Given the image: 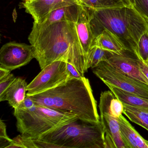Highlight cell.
Returning <instances> with one entry per match:
<instances>
[{
  "label": "cell",
  "instance_id": "1",
  "mask_svg": "<svg viewBox=\"0 0 148 148\" xmlns=\"http://www.w3.org/2000/svg\"><path fill=\"white\" fill-rule=\"evenodd\" d=\"M28 39L41 70L54 61L64 60L74 66L84 77L87 61L79 40L75 22L61 21L47 27L34 22Z\"/></svg>",
  "mask_w": 148,
  "mask_h": 148
},
{
  "label": "cell",
  "instance_id": "2",
  "mask_svg": "<svg viewBox=\"0 0 148 148\" xmlns=\"http://www.w3.org/2000/svg\"><path fill=\"white\" fill-rule=\"evenodd\" d=\"M30 97L35 104L69 112L83 120L100 121L90 81L85 77L69 79L54 88Z\"/></svg>",
  "mask_w": 148,
  "mask_h": 148
},
{
  "label": "cell",
  "instance_id": "3",
  "mask_svg": "<svg viewBox=\"0 0 148 148\" xmlns=\"http://www.w3.org/2000/svg\"><path fill=\"white\" fill-rule=\"evenodd\" d=\"M91 25L95 38L106 29L125 49L136 53L140 37L148 31V22L132 7L93 9Z\"/></svg>",
  "mask_w": 148,
  "mask_h": 148
},
{
  "label": "cell",
  "instance_id": "4",
  "mask_svg": "<svg viewBox=\"0 0 148 148\" xmlns=\"http://www.w3.org/2000/svg\"><path fill=\"white\" fill-rule=\"evenodd\" d=\"M105 131L101 121L77 119L40 136L37 140L57 148H105Z\"/></svg>",
  "mask_w": 148,
  "mask_h": 148
},
{
  "label": "cell",
  "instance_id": "5",
  "mask_svg": "<svg viewBox=\"0 0 148 148\" xmlns=\"http://www.w3.org/2000/svg\"><path fill=\"white\" fill-rule=\"evenodd\" d=\"M14 110L18 131L33 139L78 118L74 114L38 105L29 109Z\"/></svg>",
  "mask_w": 148,
  "mask_h": 148
},
{
  "label": "cell",
  "instance_id": "6",
  "mask_svg": "<svg viewBox=\"0 0 148 148\" xmlns=\"http://www.w3.org/2000/svg\"><path fill=\"white\" fill-rule=\"evenodd\" d=\"M92 72L106 85H111L148 99V86L125 74L106 61L92 68Z\"/></svg>",
  "mask_w": 148,
  "mask_h": 148
},
{
  "label": "cell",
  "instance_id": "7",
  "mask_svg": "<svg viewBox=\"0 0 148 148\" xmlns=\"http://www.w3.org/2000/svg\"><path fill=\"white\" fill-rule=\"evenodd\" d=\"M69 79L67 62L57 60L42 69L38 76L27 85V96L41 93L59 85Z\"/></svg>",
  "mask_w": 148,
  "mask_h": 148
},
{
  "label": "cell",
  "instance_id": "8",
  "mask_svg": "<svg viewBox=\"0 0 148 148\" xmlns=\"http://www.w3.org/2000/svg\"><path fill=\"white\" fill-rule=\"evenodd\" d=\"M33 58L34 50L32 45L8 42L0 50V67L12 71L27 64Z\"/></svg>",
  "mask_w": 148,
  "mask_h": 148
},
{
  "label": "cell",
  "instance_id": "9",
  "mask_svg": "<svg viewBox=\"0 0 148 148\" xmlns=\"http://www.w3.org/2000/svg\"><path fill=\"white\" fill-rule=\"evenodd\" d=\"M137 53L124 49L119 53L109 51L106 62L119 71L148 86V79L141 71L138 64Z\"/></svg>",
  "mask_w": 148,
  "mask_h": 148
},
{
  "label": "cell",
  "instance_id": "10",
  "mask_svg": "<svg viewBox=\"0 0 148 148\" xmlns=\"http://www.w3.org/2000/svg\"><path fill=\"white\" fill-rule=\"evenodd\" d=\"M72 5H79L77 0H22L21 7L30 14L34 22L44 23L47 17L57 8Z\"/></svg>",
  "mask_w": 148,
  "mask_h": 148
},
{
  "label": "cell",
  "instance_id": "11",
  "mask_svg": "<svg viewBox=\"0 0 148 148\" xmlns=\"http://www.w3.org/2000/svg\"><path fill=\"white\" fill-rule=\"evenodd\" d=\"M93 14V9L82 5H79L78 13L75 26L79 40L87 61L89 52L94 45L95 39L91 25Z\"/></svg>",
  "mask_w": 148,
  "mask_h": 148
},
{
  "label": "cell",
  "instance_id": "12",
  "mask_svg": "<svg viewBox=\"0 0 148 148\" xmlns=\"http://www.w3.org/2000/svg\"><path fill=\"white\" fill-rule=\"evenodd\" d=\"M99 107L100 115L107 114L118 118L123 113V104L110 90L101 92Z\"/></svg>",
  "mask_w": 148,
  "mask_h": 148
},
{
  "label": "cell",
  "instance_id": "13",
  "mask_svg": "<svg viewBox=\"0 0 148 148\" xmlns=\"http://www.w3.org/2000/svg\"><path fill=\"white\" fill-rule=\"evenodd\" d=\"M28 85L25 80L17 77L7 90L0 101H8L9 105L15 109L18 108L26 97Z\"/></svg>",
  "mask_w": 148,
  "mask_h": 148
},
{
  "label": "cell",
  "instance_id": "14",
  "mask_svg": "<svg viewBox=\"0 0 148 148\" xmlns=\"http://www.w3.org/2000/svg\"><path fill=\"white\" fill-rule=\"evenodd\" d=\"M117 119L121 134L130 148H148L146 140L137 132L123 115L118 118Z\"/></svg>",
  "mask_w": 148,
  "mask_h": 148
},
{
  "label": "cell",
  "instance_id": "15",
  "mask_svg": "<svg viewBox=\"0 0 148 148\" xmlns=\"http://www.w3.org/2000/svg\"><path fill=\"white\" fill-rule=\"evenodd\" d=\"M79 5H69L57 8L48 15L44 23L38 25L41 27H47L61 21L75 22L78 13Z\"/></svg>",
  "mask_w": 148,
  "mask_h": 148
},
{
  "label": "cell",
  "instance_id": "16",
  "mask_svg": "<svg viewBox=\"0 0 148 148\" xmlns=\"http://www.w3.org/2000/svg\"><path fill=\"white\" fill-rule=\"evenodd\" d=\"M100 119L105 132L111 136L116 148H130L120 132L117 118L107 114H103L100 115Z\"/></svg>",
  "mask_w": 148,
  "mask_h": 148
},
{
  "label": "cell",
  "instance_id": "17",
  "mask_svg": "<svg viewBox=\"0 0 148 148\" xmlns=\"http://www.w3.org/2000/svg\"><path fill=\"white\" fill-rule=\"evenodd\" d=\"M94 45L115 53H119L125 49L116 37L106 29L96 37Z\"/></svg>",
  "mask_w": 148,
  "mask_h": 148
},
{
  "label": "cell",
  "instance_id": "18",
  "mask_svg": "<svg viewBox=\"0 0 148 148\" xmlns=\"http://www.w3.org/2000/svg\"><path fill=\"white\" fill-rule=\"evenodd\" d=\"M123 104L148 108V99L111 85H106Z\"/></svg>",
  "mask_w": 148,
  "mask_h": 148
},
{
  "label": "cell",
  "instance_id": "19",
  "mask_svg": "<svg viewBox=\"0 0 148 148\" xmlns=\"http://www.w3.org/2000/svg\"><path fill=\"white\" fill-rule=\"evenodd\" d=\"M123 105V113L131 121L148 131V108Z\"/></svg>",
  "mask_w": 148,
  "mask_h": 148
},
{
  "label": "cell",
  "instance_id": "20",
  "mask_svg": "<svg viewBox=\"0 0 148 148\" xmlns=\"http://www.w3.org/2000/svg\"><path fill=\"white\" fill-rule=\"evenodd\" d=\"M79 5L94 10L125 6L120 0H77Z\"/></svg>",
  "mask_w": 148,
  "mask_h": 148
},
{
  "label": "cell",
  "instance_id": "21",
  "mask_svg": "<svg viewBox=\"0 0 148 148\" xmlns=\"http://www.w3.org/2000/svg\"><path fill=\"white\" fill-rule=\"evenodd\" d=\"M109 51L104 50L96 45H93L91 48L86 66V71L89 68H92L98 65L102 61H106Z\"/></svg>",
  "mask_w": 148,
  "mask_h": 148
},
{
  "label": "cell",
  "instance_id": "22",
  "mask_svg": "<svg viewBox=\"0 0 148 148\" xmlns=\"http://www.w3.org/2000/svg\"><path fill=\"white\" fill-rule=\"evenodd\" d=\"M137 53L144 62L148 61V31L141 36L138 40Z\"/></svg>",
  "mask_w": 148,
  "mask_h": 148
},
{
  "label": "cell",
  "instance_id": "23",
  "mask_svg": "<svg viewBox=\"0 0 148 148\" xmlns=\"http://www.w3.org/2000/svg\"><path fill=\"white\" fill-rule=\"evenodd\" d=\"M133 8L148 23V0H134Z\"/></svg>",
  "mask_w": 148,
  "mask_h": 148
},
{
  "label": "cell",
  "instance_id": "24",
  "mask_svg": "<svg viewBox=\"0 0 148 148\" xmlns=\"http://www.w3.org/2000/svg\"><path fill=\"white\" fill-rule=\"evenodd\" d=\"M14 142L23 146V148H38L33 139L21 134L12 139Z\"/></svg>",
  "mask_w": 148,
  "mask_h": 148
},
{
  "label": "cell",
  "instance_id": "25",
  "mask_svg": "<svg viewBox=\"0 0 148 148\" xmlns=\"http://www.w3.org/2000/svg\"><path fill=\"white\" fill-rule=\"evenodd\" d=\"M16 77L12 73L2 79H0V99L4 97L9 86L16 79Z\"/></svg>",
  "mask_w": 148,
  "mask_h": 148
},
{
  "label": "cell",
  "instance_id": "26",
  "mask_svg": "<svg viewBox=\"0 0 148 148\" xmlns=\"http://www.w3.org/2000/svg\"><path fill=\"white\" fill-rule=\"evenodd\" d=\"M67 70L69 79L75 78L79 79L84 77L80 74L74 66L68 62H67Z\"/></svg>",
  "mask_w": 148,
  "mask_h": 148
},
{
  "label": "cell",
  "instance_id": "27",
  "mask_svg": "<svg viewBox=\"0 0 148 148\" xmlns=\"http://www.w3.org/2000/svg\"><path fill=\"white\" fill-rule=\"evenodd\" d=\"M35 103L34 100L31 98L30 96L27 95L22 103L17 108L20 109H29L35 105Z\"/></svg>",
  "mask_w": 148,
  "mask_h": 148
},
{
  "label": "cell",
  "instance_id": "28",
  "mask_svg": "<svg viewBox=\"0 0 148 148\" xmlns=\"http://www.w3.org/2000/svg\"><path fill=\"white\" fill-rule=\"evenodd\" d=\"M105 148H116L113 138L107 132H105Z\"/></svg>",
  "mask_w": 148,
  "mask_h": 148
},
{
  "label": "cell",
  "instance_id": "29",
  "mask_svg": "<svg viewBox=\"0 0 148 148\" xmlns=\"http://www.w3.org/2000/svg\"><path fill=\"white\" fill-rule=\"evenodd\" d=\"M137 62L141 71L148 79V66L139 57L138 58Z\"/></svg>",
  "mask_w": 148,
  "mask_h": 148
},
{
  "label": "cell",
  "instance_id": "30",
  "mask_svg": "<svg viewBox=\"0 0 148 148\" xmlns=\"http://www.w3.org/2000/svg\"><path fill=\"white\" fill-rule=\"evenodd\" d=\"M0 138L6 139H11L7 133L6 125L2 119L0 120Z\"/></svg>",
  "mask_w": 148,
  "mask_h": 148
},
{
  "label": "cell",
  "instance_id": "31",
  "mask_svg": "<svg viewBox=\"0 0 148 148\" xmlns=\"http://www.w3.org/2000/svg\"><path fill=\"white\" fill-rule=\"evenodd\" d=\"M11 72L10 70L0 67V79H2L8 76L11 73Z\"/></svg>",
  "mask_w": 148,
  "mask_h": 148
},
{
  "label": "cell",
  "instance_id": "32",
  "mask_svg": "<svg viewBox=\"0 0 148 148\" xmlns=\"http://www.w3.org/2000/svg\"><path fill=\"white\" fill-rule=\"evenodd\" d=\"M125 6L132 7L134 5V0H120Z\"/></svg>",
  "mask_w": 148,
  "mask_h": 148
},
{
  "label": "cell",
  "instance_id": "33",
  "mask_svg": "<svg viewBox=\"0 0 148 148\" xmlns=\"http://www.w3.org/2000/svg\"><path fill=\"white\" fill-rule=\"evenodd\" d=\"M145 63H146V64L148 66V61H146V62H145Z\"/></svg>",
  "mask_w": 148,
  "mask_h": 148
},
{
  "label": "cell",
  "instance_id": "34",
  "mask_svg": "<svg viewBox=\"0 0 148 148\" xmlns=\"http://www.w3.org/2000/svg\"><path fill=\"white\" fill-rule=\"evenodd\" d=\"M146 143H147V145H148V141H147V140H146Z\"/></svg>",
  "mask_w": 148,
  "mask_h": 148
}]
</instances>
